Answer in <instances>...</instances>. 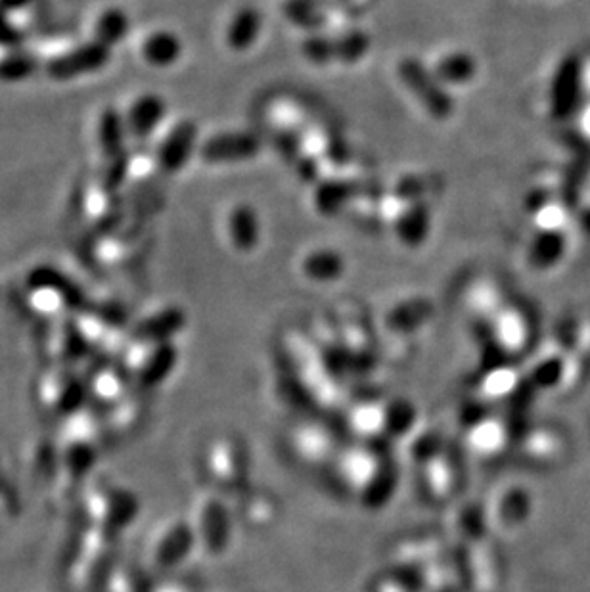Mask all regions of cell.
Here are the masks:
<instances>
[{"instance_id": "6da1fadb", "label": "cell", "mask_w": 590, "mask_h": 592, "mask_svg": "<svg viewBox=\"0 0 590 592\" xmlns=\"http://www.w3.org/2000/svg\"><path fill=\"white\" fill-rule=\"evenodd\" d=\"M370 50V37L364 31H349L343 35H311L303 41V56L315 64L326 66L332 62L357 64Z\"/></svg>"}, {"instance_id": "7a4b0ae2", "label": "cell", "mask_w": 590, "mask_h": 592, "mask_svg": "<svg viewBox=\"0 0 590 592\" xmlns=\"http://www.w3.org/2000/svg\"><path fill=\"white\" fill-rule=\"evenodd\" d=\"M399 77L433 117L445 119L453 114V96L445 91L443 83L422 62L414 58L403 60L399 64Z\"/></svg>"}, {"instance_id": "3957f363", "label": "cell", "mask_w": 590, "mask_h": 592, "mask_svg": "<svg viewBox=\"0 0 590 592\" xmlns=\"http://www.w3.org/2000/svg\"><path fill=\"white\" fill-rule=\"evenodd\" d=\"M110 50L108 46L91 41L87 45L69 48L66 52L58 54L56 58H50L46 64V73L54 81H75L79 77L91 75L100 69L106 68L110 62Z\"/></svg>"}, {"instance_id": "277c9868", "label": "cell", "mask_w": 590, "mask_h": 592, "mask_svg": "<svg viewBox=\"0 0 590 592\" xmlns=\"http://www.w3.org/2000/svg\"><path fill=\"white\" fill-rule=\"evenodd\" d=\"M196 148H198V125L194 121L184 119L159 142L158 152H156L159 169L167 175L179 173L192 158Z\"/></svg>"}, {"instance_id": "5b68a950", "label": "cell", "mask_w": 590, "mask_h": 592, "mask_svg": "<svg viewBox=\"0 0 590 592\" xmlns=\"http://www.w3.org/2000/svg\"><path fill=\"white\" fill-rule=\"evenodd\" d=\"M261 140L250 133H223L200 144V158L207 163H234L255 158Z\"/></svg>"}, {"instance_id": "8992f818", "label": "cell", "mask_w": 590, "mask_h": 592, "mask_svg": "<svg viewBox=\"0 0 590 592\" xmlns=\"http://www.w3.org/2000/svg\"><path fill=\"white\" fill-rule=\"evenodd\" d=\"M165 115H167V104L161 96L154 92L140 94L123 114L129 137H150L163 123Z\"/></svg>"}, {"instance_id": "52a82bcc", "label": "cell", "mask_w": 590, "mask_h": 592, "mask_svg": "<svg viewBox=\"0 0 590 592\" xmlns=\"http://www.w3.org/2000/svg\"><path fill=\"white\" fill-rule=\"evenodd\" d=\"M581 64L577 58H566L552 81V112L556 117H569L577 108L581 96Z\"/></svg>"}, {"instance_id": "ba28073f", "label": "cell", "mask_w": 590, "mask_h": 592, "mask_svg": "<svg viewBox=\"0 0 590 592\" xmlns=\"http://www.w3.org/2000/svg\"><path fill=\"white\" fill-rule=\"evenodd\" d=\"M142 60L152 68L167 69L175 66L182 56V41L179 35L159 29L150 33L140 46Z\"/></svg>"}, {"instance_id": "9c48e42d", "label": "cell", "mask_w": 590, "mask_h": 592, "mask_svg": "<svg viewBox=\"0 0 590 592\" xmlns=\"http://www.w3.org/2000/svg\"><path fill=\"white\" fill-rule=\"evenodd\" d=\"M129 137L125 117L115 110H106L98 119L96 140L102 156L108 161L125 156V138Z\"/></svg>"}, {"instance_id": "30bf717a", "label": "cell", "mask_w": 590, "mask_h": 592, "mask_svg": "<svg viewBox=\"0 0 590 592\" xmlns=\"http://www.w3.org/2000/svg\"><path fill=\"white\" fill-rule=\"evenodd\" d=\"M228 236L236 250L251 251L257 248L261 238V225L255 209L250 205H238L228 217Z\"/></svg>"}, {"instance_id": "8fae6325", "label": "cell", "mask_w": 590, "mask_h": 592, "mask_svg": "<svg viewBox=\"0 0 590 592\" xmlns=\"http://www.w3.org/2000/svg\"><path fill=\"white\" fill-rule=\"evenodd\" d=\"M566 234L560 228H546L541 230L531 244L529 263L535 269H550L560 263L562 255L566 253Z\"/></svg>"}, {"instance_id": "7c38bea8", "label": "cell", "mask_w": 590, "mask_h": 592, "mask_svg": "<svg viewBox=\"0 0 590 592\" xmlns=\"http://www.w3.org/2000/svg\"><path fill=\"white\" fill-rule=\"evenodd\" d=\"M129 31H131V20L127 12L117 6H110L96 16L92 25V33H94L92 41L112 48L119 45L121 41H125Z\"/></svg>"}, {"instance_id": "4fadbf2b", "label": "cell", "mask_w": 590, "mask_h": 592, "mask_svg": "<svg viewBox=\"0 0 590 592\" xmlns=\"http://www.w3.org/2000/svg\"><path fill=\"white\" fill-rule=\"evenodd\" d=\"M261 14L255 8H242L228 23L227 43L236 52H246L261 35Z\"/></svg>"}, {"instance_id": "5bb4252c", "label": "cell", "mask_w": 590, "mask_h": 592, "mask_svg": "<svg viewBox=\"0 0 590 592\" xmlns=\"http://www.w3.org/2000/svg\"><path fill=\"white\" fill-rule=\"evenodd\" d=\"M395 230L407 246H422L430 234V207L420 200L409 205L397 219Z\"/></svg>"}, {"instance_id": "9a60e30c", "label": "cell", "mask_w": 590, "mask_h": 592, "mask_svg": "<svg viewBox=\"0 0 590 592\" xmlns=\"http://www.w3.org/2000/svg\"><path fill=\"white\" fill-rule=\"evenodd\" d=\"M433 73L443 85H466L476 77V60L466 52H453L439 60Z\"/></svg>"}, {"instance_id": "2e32d148", "label": "cell", "mask_w": 590, "mask_h": 592, "mask_svg": "<svg viewBox=\"0 0 590 592\" xmlns=\"http://www.w3.org/2000/svg\"><path fill=\"white\" fill-rule=\"evenodd\" d=\"M345 269L340 253L334 250H317L303 261V273L317 282H334Z\"/></svg>"}, {"instance_id": "e0dca14e", "label": "cell", "mask_w": 590, "mask_h": 592, "mask_svg": "<svg viewBox=\"0 0 590 592\" xmlns=\"http://www.w3.org/2000/svg\"><path fill=\"white\" fill-rule=\"evenodd\" d=\"M355 190L345 181H328L317 188V207L324 215H336L353 198Z\"/></svg>"}, {"instance_id": "ac0fdd59", "label": "cell", "mask_w": 590, "mask_h": 592, "mask_svg": "<svg viewBox=\"0 0 590 592\" xmlns=\"http://www.w3.org/2000/svg\"><path fill=\"white\" fill-rule=\"evenodd\" d=\"M37 68V62L31 54L22 52L18 48L4 50V56L0 58V79L2 81H23L31 77V73Z\"/></svg>"}, {"instance_id": "d6986e66", "label": "cell", "mask_w": 590, "mask_h": 592, "mask_svg": "<svg viewBox=\"0 0 590 592\" xmlns=\"http://www.w3.org/2000/svg\"><path fill=\"white\" fill-rule=\"evenodd\" d=\"M286 16L299 27L318 31L324 25V16L313 0H290L284 4Z\"/></svg>"}, {"instance_id": "ffe728a7", "label": "cell", "mask_w": 590, "mask_h": 592, "mask_svg": "<svg viewBox=\"0 0 590 592\" xmlns=\"http://www.w3.org/2000/svg\"><path fill=\"white\" fill-rule=\"evenodd\" d=\"M184 322L181 311L179 309H167L163 313L156 315L154 319L148 320L146 324H142V336H148V338H154V340H163L167 338V334H173L177 332Z\"/></svg>"}, {"instance_id": "44dd1931", "label": "cell", "mask_w": 590, "mask_h": 592, "mask_svg": "<svg viewBox=\"0 0 590 592\" xmlns=\"http://www.w3.org/2000/svg\"><path fill=\"white\" fill-rule=\"evenodd\" d=\"M20 41H22V35L18 31V27L10 22V14L0 12V48H4V50L18 48Z\"/></svg>"}, {"instance_id": "7402d4cb", "label": "cell", "mask_w": 590, "mask_h": 592, "mask_svg": "<svg viewBox=\"0 0 590 592\" xmlns=\"http://www.w3.org/2000/svg\"><path fill=\"white\" fill-rule=\"evenodd\" d=\"M397 194L399 196H418V194H422V184L418 183V181H414V179H407V181H403V183L399 184V188H397ZM403 198V200H405Z\"/></svg>"}, {"instance_id": "603a6c76", "label": "cell", "mask_w": 590, "mask_h": 592, "mask_svg": "<svg viewBox=\"0 0 590 592\" xmlns=\"http://www.w3.org/2000/svg\"><path fill=\"white\" fill-rule=\"evenodd\" d=\"M33 0H0V12H6L12 16V12L23 10L31 4Z\"/></svg>"}]
</instances>
